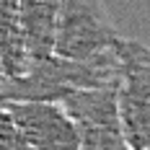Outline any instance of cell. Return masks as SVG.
Listing matches in <instances>:
<instances>
[{
	"label": "cell",
	"instance_id": "6da1fadb",
	"mask_svg": "<svg viewBox=\"0 0 150 150\" xmlns=\"http://www.w3.org/2000/svg\"><path fill=\"white\" fill-rule=\"evenodd\" d=\"M111 86H119V49L98 60H67L54 54L34 62L23 78H5L0 101H62L73 91Z\"/></svg>",
	"mask_w": 150,
	"mask_h": 150
},
{
	"label": "cell",
	"instance_id": "7a4b0ae2",
	"mask_svg": "<svg viewBox=\"0 0 150 150\" xmlns=\"http://www.w3.org/2000/svg\"><path fill=\"white\" fill-rule=\"evenodd\" d=\"M119 31L104 0H60L57 54L67 60H98L117 54Z\"/></svg>",
	"mask_w": 150,
	"mask_h": 150
},
{
	"label": "cell",
	"instance_id": "3957f363",
	"mask_svg": "<svg viewBox=\"0 0 150 150\" xmlns=\"http://www.w3.org/2000/svg\"><path fill=\"white\" fill-rule=\"evenodd\" d=\"M119 111L132 150L150 148V47L137 39L119 42Z\"/></svg>",
	"mask_w": 150,
	"mask_h": 150
},
{
	"label": "cell",
	"instance_id": "277c9868",
	"mask_svg": "<svg viewBox=\"0 0 150 150\" xmlns=\"http://www.w3.org/2000/svg\"><path fill=\"white\" fill-rule=\"evenodd\" d=\"M57 104H62L75 119L80 129L83 150H132L122 124L117 86L80 88L67 93Z\"/></svg>",
	"mask_w": 150,
	"mask_h": 150
},
{
	"label": "cell",
	"instance_id": "5b68a950",
	"mask_svg": "<svg viewBox=\"0 0 150 150\" xmlns=\"http://www.w3.org/2000/svg\"><path fill=\"white\" fill-rule=\"evenodd\" d=\"M34 150H83L80 129L57 101H3Z\"/></svg>",
	"mask_w": 150,
	"mask_h": 150
},
{
	"label": "cell",
	"instance_id": "8992f818",
	"mask_svg": "<svg viewBox=\"0 0 150 150\" xmlns=\"http://www.w3.org/2000/svg\"><path fill=\"white\" fill-rule=\"evenodd\" d=\"M60 0H26L23 3V36L31 65L57 54Z\"/></svg>",
	"mask_w": 150,
	"mask_h": 150
},
{
	"label": "cell",
	"instance_id": "52a82bcc",
	"mask_svg": "<svg viewBox=\"0 0 150 150\" xmlns=\"http://www.w3.org/2000/svg\"><path fill=\"white\" fill-rule=\"evenodd\" d=\"M23 3L26 0H0V65L5 78H23L31 70L23 36Z\"/></svg>",
	"mask_w": 150,
	"mask_h": 150
},
{
	"label": "cell",
	"instance_id": "ba28073f",
	"mask_svg": "<svg viewBox=\"0 0 150 150\" xmlns=\"http://www.w3.org/2000/svg\"><path fill=\"white\" fill-rule=\"evenodd\" d=\"M0 150H34L3 101H0Z\"/></svg>",
	"mask_w": 150,
	"mask_h": 150
},
{
	"label": "cell",
	"instance_id": "9c48e42d",
	"mask_svg": "<svg viewBox=\"0 0 150 150\" xmlns=\"http://www.w3.org/2000/svg\"><path fill=\"white\" fill-rule=\"evenodd\" d=\"M5 83V73H3V65H0V86Z\"/></svg>",
	"mask_w": 150,
	"mask_h": 150
}]
</instances>
